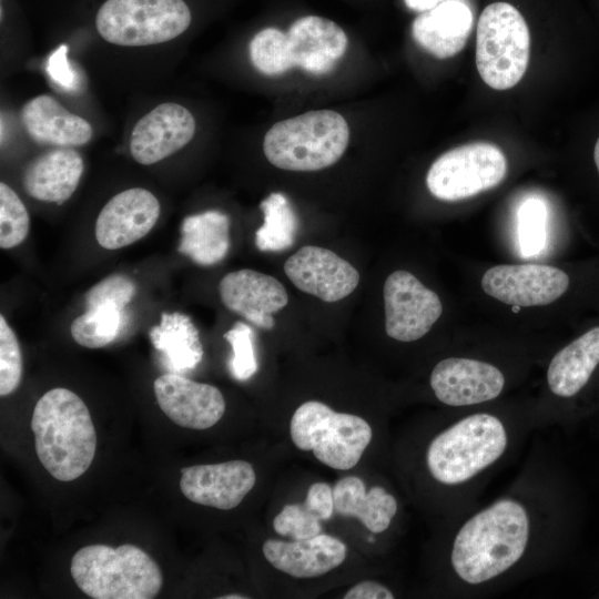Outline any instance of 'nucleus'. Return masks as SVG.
Instances as JSON below:
<instances>
[{"mask_svg":"<svg viewBox=\"0 0 599 599\" xmlns=\"http://www.w3.org/2000/svg\"><path fill=\"white\" fill-rule=\"evenodd\" d=\"M575 510L561 468L546 453L532 454L501 494L450 520L449 589L478 597L550 568L569 545Z\"/></svg>","mask_w":599,"mask_h":599,"instance_id":"obj_1","label":"nucleus"},{"mask_svg":"<svg viewBox=\"0 0 599 599\" xmlns=\"http://www.w3.org/2000/svg\"><path fill=\"white\" fill-rule=\"evenodd\" d=\"M539 428L537 413H509L487 405L460 412L430 437L424 450L429 479L444 491L449 520L478 504L488 481Z\"/></svg>","mask_w":599,"mask_h":599,"instance_id":"obj_2","label":"nucleus"},{"mask_svg":"<svg viewBox=\"0 0 599 599\" xmlns=\"http://www.w3.org/2000/svg\"><path fill=\"white\" fill-rule=\"evenodd\" d=\"M31 429L37 456L58 480L71 481L90 467L97 449V434L84 402L72 390L58 387L37 402Z\"/></svg>","mask_w":599,"mask_h":599,"instance_id":"obj_3","label":"nucleus"},{"mask_svg":"<svg viewBox=\"0 0 599 599\" xmlns=\"http://www.w3.org/2000/svg\"><path fill=\"white\" fill-rule=\"evenodd\" d=\"M70 571L93 599H152L163 585L156 561L132 544L85 546L73 555Z\"/></svg>","mask_w":599,"mask_h":599,"instance_id":"obj_4","label":"nucleus"},{"mask_svg":"<svg viewBox=\"0 0 599 599\" xmlns=\"http://www.w3.org/2000/svg\"><path fill=\"white\" fill-rule=\"evenodd\" d=\"M348 141L346 120L336 111L317 110L275 123L264 136L263 151L278 169L312 172L335 164Z\"/></svg>","mask_w":599,"mask_h":599,"instance_id":"obj_5","label":"nucleus"},{"mask_svg":"<svg viewBox=\"0 0 599 599\" xmlns=\"http://www.w3.org/2000/svg\"><path fill=\"white\" fill-rule=\"evenodd\" d=\"M290 434L298 449L312 451L322 464L337 470L356 466L373 438L372 427L364 418L337 413L317 400L296 408Z\"/></svg>","mask_w":599,"mask_h":599,"instance_id":"obj_6","label":"nucleus"},{"mask_svg":"<svg viewBox=\"0 0 599 599\" xmlns=\"http://www.w3.org/2000/svg\"><path fill=\"white\" fill-rule=\"evenodd\" d=\"M530 34L521 13L510 3L487 6L477 24L476 67L495 90H508L524 77L529 62Z\"/></svg>","mask_w":599,"mask_h":599,"instance_id":"obj_7","label":"nucleus"},{"mask_svg":"<svg viewBox=\"0 0 599 599\" xmlns=\"http://www.w3.org/2000/svg\"><path fill=\"white\" fill-rule=\"evenodd\" d=\"M183 0H106L95 16L105 41L122 47H144L173 40L191 23Z\"/></svg>","mask_w":599,"mask_h":599,"instance_id":"obj_8","label":"nucleus"},{"mask_svg":"<svg viewBox=\"0 0 599 599\" xmlns=\"http://www.w3.org/2000/svg\"><path fill=\"white\" fill-rule=\"evenodd\" d=\"M506 173L507 159L497 145L474 142L436 159L427 172L426 184L435 197L455 202L497 186Z\"/></svg>","mask_w":599,"mask_h":599,"instance_id":"obj_9","label":"nucleus"},{"mask_svg":"<svg viewBox=\"0 0 599 599\" xmlns=\"http://www.w3.org/2000/svg\"><path fill=\"white\" fill-rule=\"evenodd\" d=\"M501 368L490 362L463 356L439 361L429 375L434 397L450 408H476L496 400L506 388Z\"/></svg>","mask_w":599,"mask_h":599,"instance_id":"obj_10","label":"nucleus"},{"mask_svg":"<svg viewBox=\"0 0 599 599\" xmlns=\"http://www.w3.org/2000/svg\"><path fill=\"white\" fill-rule=\"evenodd\" d=\"M386 334L399 342L425 336L440 317L439 296L407 271H395L384 284Z\"/></svg>","mask_w":599,"mask_h":599,"instance_id":"obj_11","label":"nucleus"},{"mask_svg":"<svg viewBox=\"0 0 599 599\" xmlns=\"http://www.w3.org/2000/svg\"><path fill=\"white\" fill-rule=\"evenodd\" d=\"M568 286L566 272L542 264L496 265L481 278V288L487 295L519 307L548 305Z\"/></svg>","mask_w":599,"mask_h":599,"instance_id":"obj_12","label":"nucleus"},{"mask_svg":"<svg viewBox=\"0 0 599 599\" xmlns=\"http://www.w3.org/2000/svg\"><path fill=\"white\" fill-rule=\"evenodd\" d=\"M284 272L302 292L333 303L353 293L359 273L346 260L331 250L306 245L284 263Z\"/></svg>","mask_w":599,"mask_h":599,"instance_id":"obj_13","label":"nucleus"},{"mask_svg":"<svg viewBox=\"0 0 599 599\" xmlns=\"http://www.w3.org/2000/svg\"><path fill=\"white\" fill-rule=\"evenodd\" d=\"M153 388L161 410L184 428L207 429L225 412V400L217 387L194 382L177 373L159 376Z\"/></svg>","mask_w":599,"mask_h":599,"instance_id":"obj_14","label":"nucleus"},{"mask_svg":"<svg viewBox=\"0 0 599 599\" xmlns=\"http://www.w3.org/2000/svg\"><path fill=\"white\" fill-rule=\"evenodd\" d=\"M160 213V202L150 191H122L100 211L94 226L97 242L106 250L131 245L153 229Z\"/></svg>","mask_w":599,"mask_h":599,"instance_id":"obj_15","label":"nucleus"},{"mask_svg":"<svg viewBox=\"0 0 599 599\" xmlns=\"http://www.w3.org/2000/svg\"><path fill=\"white\" fill-rule=\"evenodd\" d=\"M194 133L192 113L179 103L164 102L135 123L130 136V152L138 163L151 165L181 150Z\"/></svg>","mask_w":599,"mask_h":599,"instance_id":"obj_16","label":"nucleus"},{"mask_svg":"<svg viewBox=\"0 0 599 599\" xmlns=\"http://www.w3.org/2000/svg\"><path fill=\"white\" fill-rule=\"evenodd\" d=\"M255 480L250 463L230 460L182 468L180 489L192 502L227 510L241 504Z\"/></svg>","mask_w":599,"mask_h":599,"instance_id":"obj_17","label":"nucleus"},{"mask_svg":"<svg viewBox=\"0 0 599 599\" xmlns=\"http://www.w3.org/2000/svg\"><path fill=\"white\" fill-rule=\"evenodd\" d=\"M219 294L227 309L263 329L274 327L272 315L288 303L278 280L248 268L225 274L219 283Z\"/></svg>","mask_w":599,"mask_h":599,"instance_id":"obj_18","label":"nucleus"},{"mask_svg":"<svg viewBox=\"0 0 599 599\" xmlns=\"http://www.w3.org/2000/svg\"><path fill=\"white\" fill-rule=\"evenodd\" d=\"M262 550L275 569L295 578L325 575L338 567L346 557L345 544L325 534L292 541L267 539Z\"/></svg>","mask_w":599,"mask_h":599,"instance_id":"obj_19","label":"nucleus"},{"mask_svg":"<svg viewBox=\"0 0 599 599\" xmlns=\"http://www.w3.org/2000/svg\"><path fill=\"white\" fill-rule=\"evenodd\" d=\"M286 34L294 65L313 74L331 72L348 42L338 24L317 16L300 18Z\"/></svg>","mask_w":599,"mask_h":599,"instance_id":"obj_20","label":"nucleus"},{"mask_svg":"<svg viewBox=\"0 0 599 599\" xmlns=\"http://www.w3.org/2000/svg\"><path fill=\"white\" fill-rule=\"evenodd\" d=\"M599 368V327L583 333L550 359L546 384L550 396L557 400H575Z\"/></svg>","mask_w":599,"mask_h":599,"instance_id":"obj_21","label":"nucleus"},{"mask_svg":"<svg viewBox=\"0 0 599 599\" xmlns=\"http://www.w3.org/2000/svg\"><path fill=\"white\" fill-rule=\"evenodd\" d=\"M473 22V12L465 1L444 0L416 17L412 34L428 53L438 59H447L463 50Z\"/></svg>","mask_w":599,"mask_h":599,"instance_id":"obj_22","label":"nucleus"},{"mask_svg":"<svg viewBox=\"0 0 599 599\" xmlns=\"http://www.w3.org/2000/svg\"><path fill=\"white\" fill-rule=\"evenodd\" d=\"M83 169L82 156L74 149H53L27 165L22 185L26 193L35 200L62 204L77 190Z\"/></svg>","mask_w":599,"mask_h":599,"instance_id":"obj_23","label":"nucleus"},{"mask_svg":"<svg viewBox=\"0 0 599 599\" xmlns=\"http://www.w3.org/2000/svg\"><path fill=\"white\" fill-rule=\"evenodd\" d=\"M20 116L30 138L41 144L71 148L83 145L92 138V126L87 120L71 113L48 94L26 102Z\"/></svg>","mask_w":599,"mask_h":599,"instance_id":"obj_24","label":"nucleus"},{"mask_svg":"<svg viewBox=\"0 0 599 599\" xmlns=\"http://www.w3.org/2000/svg\"><path fill=\"white\" fill-rule=\"evenodd\" d=\"M334 511L345 517H356L372 534L387 531L399 509L397 498L382 486L366 490L356 476L341 478L333 488Z\"/></svg>","mask_w":599,"mask_h":599,"instance_id":"obj_25","label":"nucleus"},{"mask_svg":"<svg viewBox=\"0 0 599 599\" xmlns=\"http://www.w3.org/2000/svg\"><path fill=\"white\" fill-rule=\"evenodd\" d=\"M152 346L163 355L172 373L195 368L203 358L200 333L192 319L180 312L161 314V321L149 332Z\"/></svg>","mask_w":599,"mask_h":599,"instance_id":"obj_26","label":"nucleus"},{"mask_svg":"<svg viewBox=\"0 0 599 599\" xmlns=\"http://www.w3.org/2000/svg\"><path fill=\"white\" fill-rule=\"evenodd\" d=\"M230 248V217L220 211L186 216L181 225L179 252L194 263L210 266L220 263Z\"/></svg>","mask_w":599,"mask_h":599,"instance_id":"obj_27","label":"nucleus"},{"mask_svg":"<svg viewBox=\"0 0 599 599\" xmlns=\"http://www.w3.org/2000/svg\"><path fill=\"white\" fill-rule=\"evenodd\" d=\"M263 225L255 232V245L262 252H280L293 245L298 231L297 215L280 192L271 193L261 202Z\"/></svg>","mask_w":599,"mask_h":599,"instance_id":"obj_28","label":"nucleus"},{"mask_svg":"<svg viewBox=\"0 0 599 599\" xmlns=\"http://www.w3.org/2000/svg\"><path fill=\"white\" fill-rule=\"evenodd\" d=\"M122 312L108 304L85 308V312L71 323L72 338L87 348H100L109 345L119 335Z\"/></svg>","mask_w":599,"mask_h":599,"instance_id":"obj_29","label":"nucleus"},{"mask_svg":"<svg viewBox=\"0 0 599 599\" xmlns=\"http://www.w3.org/2000/svg\"><path fill=\"white\" fill-rule=\"evenodd\" d=\"M254 68L268 77L283 74L294 68L287 34L277 28L258 31L250 42Z\"/></svg>","mask_w":599,"mask_h":599,"instance_id":"obj_30","label":"nucleus"},{"mask_svg":"<svg viewBox=\"0 0 599 599\" xmlns=\"http://www.w3.org/2000/svg\"><path fill=\"white\" fill-rule=\"evenodd\" d=\"M546 203L539 197H529L517 212V233L520 253L524 257H536L547 242Z\"/></svg>","mask_w":599,"mask_h":599,"instance_id":"obj_31","label":"nucleus"},{"mask_svg":"<svg viewBox=\"0 0 599 599\" xmlns=\"http://www.w3.org/2000/svg\"><path fill=\"white\" fill-rule=\"evenodd\" d=\"M30 230V216L18 194L4 182L0 183V247L21 244Z\"/></svg>","mask_w":599,"mask_h":599,"instance_id":"obj_32","label":"nucleus"},{"mask_svg":"<svg viewBox=\"0 0 599 599\" xmlns=\"http://www.w3.org/2000/svg\"><path fill=\"white\" fill-rule=\"evenodd\" d=\"M22 353L16 333L0 315V395L13 393L22 378Z\"/></svg>","mask_w":599,"mask_h":599,"instance_id":"obj_33","label":"nucleus"},{"mask_svg":"<svg viewBox=\"0 0 599 599\" xmlns=\"http://www.w3.org/2000/svg\"><path fill=\"white\" fill-rule=\"evenodd\" d=\"M224 338L232 347L230 370L237 380H247L257 370V359L254 348L253 329L243 322H236L224 334Z\"/></svg>","mask_w":599,"mask_h":599,"instance_id":"obj_34","label":"nucleus"},{"mask_svg":"<svg viewBox=\"0 0 599 599\" xmlns=\"http://www.w3.org/2000/svg\"><path fill=\"white\" fill-rule=\"evenodd\" d=\"M321 519L303 501L302 504L285 505L273 520L274 530L293 540L312 538L322 531Z\"/></svg>","mask_w":599,"mask_h":599,"instance_id":"obj_35","label":"nucleus"},{"mask_svg":"<svg viewBox=\"0 0 599 599\" xmlns=\"http://www.w3.org/2000/svg\"><path fill=\"white\" fill-rule=\"evenodd\" d=\"M136 292L133 280L124 274H111L93 285L84 295V306L112 305L121 311L132 301Z\"/></svg>","mask_w":599,"mask_h":599,"instance_id":"obj_36","label":"nucleus"},{"mask_svg":"<svg viewBox=\"0 0 599 599\" xmlns=\"http://www.w3.org/2000/svg\"><path fill=\"white\" fill-rule=\"evenodd\" d=\"M67 44L59 45L48 58L47 73L60 89L75 92L80 87L79 77L68 59Z\"/></svg>","mask_w":599,"mask_h":599,"instance_id":"obj_37","label":"nucleus"},{"mask_svg":"<svg viewBox=\"0 0 599 599\" xmlns=\"http://www.w3.org/2000/svg\"><path fill=\"white\" fill-rule=\"evenodd\" d=\"M304 501L321 520L331 518L334 512L333 488L326 483L312 484Z\"/></svg>","mask_w":599,"mask_h":599,"instance_id":"obj_38","label":"nucleus"},{"mask_svg":"<svg viewBox=\"0 0 599 599\" xmlns=\"http://www.w3.org/2000/svg\"><path fill=\"white\" fill-rule=\"evenodd\" d=\"M394 592L388 586L374 580H365L353 586L344 599H393Z\"/></svg>","mask_w":599,"mask_h":599,"instance_id":"obj_39","label":"nucleus"},{"mask_svg":"<svg viewBox=\"0 0 599 599\" xmlns=\"http://www.w3.org/2000/svg\"><path fill=\"white\" fill-rule=\"evenodd\" d=\"M406 6L415 11L424 12L440 3L444 0H404Z\"/></svg>","mask_w":599,"mask_h":599,"instance_id":"obj_40","label":"nucleus"},{"mask_svg":"<svg viewBox=\"0 0 599 599\" xmlns=\"http://www.w3.org/2000/svg\"><path fill=\"white\" fill-rule=\"evenodd\" d=\"M593 159H595V163H596V166L598 169V172H599V138H598V140L596 142V145H595Z\"/></svg>","mask_w":599,"mask_h":599,"instance_id":"obj_41","label":"nucleus"},{"mask_svg":"<svg viewBox=\"0 0 599 599\" xmlns=\"http://www.w3.org/2000/svg\"><path fill=\"white\" fill-rule=\"evenodd\" d=\"M244 598H247V597L243 595H235V593L220 597V599H244Z\"/></svg>","mask_w":599,"mask_h":599,"instance_id":"obj_42","label":"nucleus"}]
</instances>
